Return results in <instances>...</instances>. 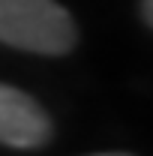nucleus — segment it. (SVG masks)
I'll return each instance as SVG.
<instances>
[{
	"label": "nucleus",
	"mask_w": 153,
	"mask_h": 156,
	"mask_svg": "<svg viewBox=\"0 0 153 156\" xmlns=\"http://www.w3.org/2000/svg\"><path fill=\"white\" fill-rule=\"evenodd\" d=\"M0 42L30 54L60 57L75 48L78 30L57 0H0Z\"/></svg>",
	"instance_id": "f257e3e1"
},
{
	"label": "nucleus",
	"mask_w": 153,
	"mask_h": 156,
	"mask_svg": "<svg viewBox=\"0 0 153 156\" xmlns=\"http://www.w3.org/2000/svg\"><path fill=\"white\" fill-rule=\"evenodd\" d=\"M51 141V117L30 93L0 84V144L36 150Z\"/></svg>",
	"instance_id": "f03ea898"
},
{
	"label": "nucleus",
	"mask_w": 153,
	"mask_h": 156,
	"mask_svg": "<svg viewBox=\"0 0 153 156\" xmlns=\"http://www.w3.org/2000/svg\"><path fill=\"white\" fill-rule=\"evenodd\" d=\"M141 15H144V24L153 27V0H141Z\"/></svg>",
	"instance_id": "7ed1b4c3"
},
{
	"label": "nucleus",
	"mask_w": 153,
	"mask_h": 156,
	"mask_svg": "<svg viewBox=\"0 0 153 156\" xmlns=\"http://www.w3.org/2000/svg\"><path fill=\"white\" fill-rule=\"evenodd\" d=\"M90 156H132V153H90Z\"/></svg>",
	"instance_id": "20e7f679"
}]
</instances>
